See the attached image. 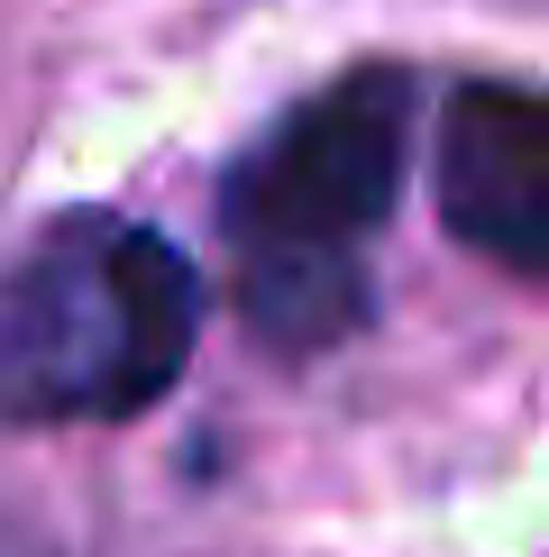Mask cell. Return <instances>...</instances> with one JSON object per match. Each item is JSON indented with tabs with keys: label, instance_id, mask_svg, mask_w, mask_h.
I'll return each mask as SVG.
<instances>
[{
	"label": "cell",
	"instance_id": "1",
	"mask_svg": "<svg viewBox=\"0 0 549 557\" xmlns=\"http://www.w3.org/2000/svg\"><path fill=\"white\" fill-rule=\"evenodd\" d=\"M412 74L357 64L293 101L266 147L229 165L220 238L239 257V311L274 347H339L366 320V247L385 238L412 165Z\"/></svg>",
	"mask_w": 549,
	"mask_h": 557
},
{
	"label": "cell",
	"instance_id": "2",
	"mask_svg": "<svg viewBox=\"0 0 549 557\" xmlns=\"http://www.w3.org/2000/svg\"><path fill=\"white\" fill-rule=\"evenodd\" d=\"M202 274L129 211H64L0 274V430L137 421L193 366Z\"/></svg>",
	"mask_w": 549,
	"mask_h": 557
},
{
	"label": "cell",
	"instance_id": "3",
	"mask_svg": "<svg viewBox=\"0 0 549 557\" xmlns=\"http://www.w3.org/2000/svg\"><path fill=\"white\" fill-rule=\"evenodd\" d=\"M440 220L513 284L549 274V110L532 83H467L440 120Z\"/></svg>",
	"mask_w": 549,
	"mask_h": 557
}]
</instances>
